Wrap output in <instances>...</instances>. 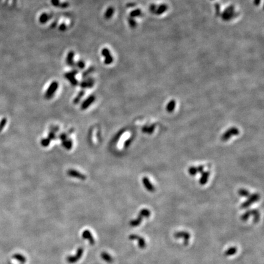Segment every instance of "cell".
Listing matches in <instances>:
<instances>
[{
	"mask_svg": "<svg viewBox=\"0 0 264 264\" xmlns=\"http://www.w3.org/2000/svg\"><path fill=\"white\" fill-rule=\"evenodd\" d=\"M260 196L258 193H254L252 194H250L248 199L241 205V209H246L248 207H249L251 206L252 204L257 202Z\"/></svg>",
	"mask_w": 264,
	"mask_h": 264,
	"instance_id": "cell-3",
	"label": "cell"
},
{
	"mask_svg": "<svg viewBox=\"0 0 264 264\" xmlns=\"http://www.w3.org/2000/svg\"><path fill=\"white\" fill-rule=\"evenodd\" d=\"M52 18V15L47 13H42L40 15L39 20L41 24H45L48 22L49 20Z\"/></svg>",
	"mask_w": 264,
	"mask_h": 264,
	"instance_id": "cell-17",
	"label": "cell"
},
{
	"mask_svg": "<svg viewBox=\"0 0 264 264\" xmlns=\"http://www.w3.org/2000/svg\"><path fill=\"white\" fill-rule=\"evenodd\" d=\"M175 104H176V103L174 100H171V101H169V102L168 103V105L166 106L167 111L169 113L173 112L175 109Z\"/></svg>",
	"mask_w": 264,
	"mask_h": 264,
	"instance_id": "cell-24",
	"label": "cell"
},
{
	"mask_svg": "<svg viewBox=\"0 0 264 264\" xmlns=\"http://www.w3.org/2000/svg\"><path fill=\"white\" fill-rule=\"evenodd\" d=\"M128 22H129V24H130V27H134V26H135V22L134 21L133 19L129 18L128 19Z\"/></svg>",
	"mask_w": 264,
	"mask_h": 264,
	"instance_id": "cell-40",
	"label": "cell"
},
{
	"mask_svg": "<svg viewBox=\"0 0 264 264\" xmlns=\"http://www.w3.org/2000/svg\"><path fill=\"white\" fill-rule=\"evenodd\" d=\"M95 100H96L95 96H94V95L90 96L86 100H85L82 103V104L81 105V109L82 110H86L87 108L95 101Z\"/></svg>",
	"mask_w": 264,
	"mask_h": 264,
	"instance_id": "cell-13",
	"label": "cell"
},
{
	"mask_svg": "<svg viewBox=\"0 0 264 264\" xmlns=\"http://www.w3.org/2000/svg\"><path fill=\"white\" fill-rule=\"evenodd\" d=\"M51 4L56 8H60L65 9L69 6V3L64 2V3H61L60 2V0H51Z\"/></svg>",
	"mask_w": 264,
	"mask_h": 264,
	"instance_id": "cell-16",
	"label": "cell"
},
{
	"mask_svg": "<svg viewBox=\"0 0 264 264\" xmlns=\"http://www.w3.org/2000/svg\"><path fill=\"white\" fill-rule=\"evenodd\" d=\"M59 139H61L62 141H64V140H65V139H67V134L66 133H61L60 135L59 136Z\"/></svg>",
	"mask_w": 264,
	"mask_h": 264,
	"instance_id": "cell-37",
	"label": "cell"
},
{
	"mask_svg": "<svg viewBox=\"0 0 264 264\" xmlns=\"http://www.w3.org/2000/svg\"><path fill=\"white\" fill-rule=\"evenodd\" d=\"M82 237L89 242L90 245H93L95 243L94 238L89 230H85L82 233Z\"/></svg>",
	"mask_w": 264,
	"mask_h": 264,
	"instance_id": "cell-12",
	"label": "cell"
},
{
	"mask_svg": "<svg viewBox=\"0 0 264 264\" xmlns=\"http://www.w3.org/2000/svg\"><path fill=\"white\" fill-rule=\"evenodd\" d=\"M128 239L130 240H136L138 241V246L139 248H141V249H143L146 246V241H145L144 238L142 237L139 236L136 234H131L129 235Z\"/></svg>",
	"mask_w": 264,
	"mask_h": 264,
	"instance_id": "cell-8",
	"label": "cell"
},
{
	"mask_svg": "<svg viewBox=\"0 0 264 264\" xmlns=\"http://www.w3.org/2000/svg\"><path fill=\"white\" fill-rule=\"evenodd\" d=\"M57 25V22H53L52 24H51V28H55L56 27V26Z\"/></svg>",
	"mask_w": 264,
	"mask_h": 264,
	"instance_id": "cell-42",
	"label": "cell"
},
{
	"mask_svg": "<svg viewBox=\"0 0 264 264\" xmlns=\"http://www.w3.org/2000/svg\"><path fill=\"white\" fill-rule=\"evenodd\" d=\"M238 194H239L241 197H249L250 195V193L249 191H248L246 189L241 188L238 191Z\"/></svg>",
	"mask_w": 264,
	"mask_h": 264,
	"instance_id": "cell-28",
	"label": "cell"
},
{
	"mask_svg": "<svg viewBox=\"0 0 264 264\" xmlns=\"http://www.w3.org/2000/svg\"><path fill=\"white\" fill-rule=\"evenodd\" d=\"M48 138L49 139H50L51 140H54V139H56V136L55 133L52 132H50L48 133Z\"/></svg>",
	"mask_w": 264,
	"mask_h": 264,
	"instance_id": "cell-35",
	"label": "cell"
},
{
	"mask_svg": "<svg viewBox=\"0 0 264 264\" xmlns=\"http://www.w3.org/2000/svg\"><path fill=\"white\" fill-rule=\"evenodd\" d=\"M67 175L71 177H74L76 179H78L82 180H84L86 179V176L85 174H83L82 173L77 171L75 169H69L67 171Z\"/></svg>",
	"mask_w": 264,
	"mask_h": 264,
	"instance_id": "cell-10",
	"label": "cell"
},
{
	"mask_svg": "<svg viewBox=\"0 0 264 264\" xmlns=\"http://www.w3.org/2000/svg\"><path fill=\"white\" fill-rule=\"evenodd\" d=\"M12 258L18 261L21 263H25L26 262H27V258H26L25 256L21 254H15L13 255Z\"/></svg>",
	"mask_w": 264,
	"mask_h": 264,
	"instance_id": "cell-22",
	"label": "cell"
},
{
	"mask_svg": "<svg viewBox=\"0 0 264 264\" xmlns=\"http://www.w3.org/2000/svg\"><path fill=\"white\" fill-rule=\"evenodd\" d=\"M74 56H75V53L73 51H70L69 52L67 53V57H66V63L70 67H75V63L74 62Z\"/></svg>",
	"mask_w": 264,
	"mask_h": 264,
	"instance_id": "cell-15",
	"label": "cell"
},
{
	"mask_svg": "<svg viewBox=\"0 0 264 264\" xmlns=\"http://www.w3.org/2000/svg\"><path fill=\"white\" fill-rule=\"evenodd\" d=\"M62 144L67 150H70L72 148V146H73V143H72L71 139H65V140L63 141Z\"/></svg>",
	"mask_w": 264,
	"mask_h": 264,
	"instance_id": "cell-25",
	"label": "cell"
},
{
	"mask_svg": "<svg viewBox=\"0 0 264 264\" xmlns=\"http://www.w3.org/2000/svg\"><path fill=\"white\" fill-rule=\"evenodd\" d=\"M94 70H95V69L94 67H91L89 69H88L87 70H86L85 72H83V75H82L83 77L85 78H86L90 74L92 73V72L94 71Z\"/></svg>",
	"mask_w": 264,
	"mask_h": 264,
	"instance_id": "cell-31",
	"label": "cell"
},
{
	"mask_svg": "<svg viewBox=\"0 0 264 264\" xmlns=\"http://www.w3.org/2000/svg\"><path fill=\"white\" fill-rule=\"evenodd\" d=\"M101 53H102V55L105 58L104 63L106 65H110L113 63V61H114L113 56L111 55V53L109 49L107 48H103L102 50Z\"/></svg>",
	"mask_w": 264,
	"mask_h": 264,
	"instance_id": "cell-7",
	"label": "cell"
},
{
	"mask_svg": "<svg viewBox=\"0 0 264 264\" xmlns=\"http://www.w3.org/2000/svg\"><path fill=\"white\" fill-rule=\"evenodd\" d=\"M100 256L103 261L108 263H112L113 262V258L112 257V256L109 253H108L106 252H102L101 253Z\"/></svg>",
	"mask_w": 264,
	"mask_h": 264,
	"instance_id": "cell-20",
	"label": "cell"
},
{
	"mask_svg": "<svg viewBox=\"0 0 264 264\" xmlns=\"http://www.w3.org/2000/svg\"><path fill=\"white\" fill-rule=\"evenodd\" d=\"M188 173L190 175H195L196 174L198 173V169H197V167H195V166H191L188 168Z\"/></svg>",
	"mask_w": 264,
	"mask_h": 264,
	"instance_id": "cell-30",
	"label": "cell"
},
{
	"mask_svg": "<svg viewBox=\"0 0 264 264\" xmlns=\"http://www.w3.org/2000/svg\"><path fill=\"white\" fill-rule=\"evenodd\" d=\"M139 14H140V11H139V9H138V10H134V11H132V12L130 13V15H131V17H132L138 16V15H139Z\"/></svg>",
	"mask_w": 264,
	"mask_h": 264,
	"instance_id": "cell-34",
	"label": "cell"
},
{
	"mask_svg": "<svg viewBox=\"0 0 264 264\" xmlns=\"http://www.w3.org/2000/svg\"><path fill=\"white\" fill-rule=\"evenodd\" d=\"M155 128V124H153L152 126H144L142 128V131L143 133H147V134H152Z\"/></svg>",
	"mask_w": 264,
	"mask_h": 264,
	"instance_id": "cell-23",
	"label": "cell"
},
{
	"mask_svg": "<svg viewBox=\"0 0 264 264\" xmlns=\"http://www.w3.org/2000/svg\"><path fill=\"white\" fill-rule=\"evenodd\" d=\"M95 81L91 77L85 78V80L81 81L80 83V86L81 87L86 89V88H91L94 85Z\"/></svg>",
	"mask_w": 264,
	"mask_h": 264,
	"instance_id": "cell-11",
	"label": "cell"
},
{
	"mask_svg": "<svg viewBox=\"0 0 264 264\" xmlns=\"http://www.w3.org/2000/svg\"><path fill=\"white\" fill-rule=\"evenodd\" d=\"M139 214H141L144 218H149L151 215V211L149 209H143L141 210V211H139Z\"/></svg>",
	"mask_w": 264,
	"mask_h": 264,
	"instance_id": "cell-29",
	"label": "cell"
},
{
	"mask_svg": "<svg viewBox=\"0 0 264 264\" xmlns=\"http://www.w3.org/2000/svg\"><path fill=\"white\" fill-rule=\"evenodd\" d=\"M51 141V139H49L48 138H44V139H42V141H41V145H42L43 147H47L50 145Z\"/></svg>",
	"mask_w": 264,
	"mask_h": 264,
	"instance_id": "cell-32",
	"label": "cell"
},
{
	"mask_svg": "<svg viewBox=\"0 0 264 264\" xmlns=\"http://www.w3.org/2000/svg\"><path fill=\"white\" fill-rule=\"evenodd\" d=\"M143 218H144V217L141 214H139L138 218H136V219H134V220H132L130 222V225L131 226H132V227H137V226H139V225H140V224L141 223Z\"/></svg>",
	"mask_w": 264,
	"mask_h": 264,
	"instance_id": "cell-19",
	"label": "cell"
},
{
	"mask_svg": "<svg viewBox=\"0 0 264 264\" xmlns=\"http://www.w3.org/2000/svg\"><path fill=\"white\" fill-rule=\"evenodd\" d=\"M132 143V139H128V140H127L125 143V144H124V147H125V148H128V146H130V144Z\"/></svg>",
	"mask_w": 264,
	"mask_h": 264,
	"instance_id": "cell-38",
	"label": "cell"
},
{
	"mask_svg": "<svg viewBox=\"0 0 264 264\" xmlns=\"http://www.w3.org/2000/svg\"><path fill=\"white\" fill-rule=\"evenodd\" d=\"M115 8H114L113 7L110 6L109 8H108L105 12V15H104L105 18L107 20L110 19L113 16V14H114V13H115Z\"/></svg>",
	"mask_w": 264,
	"mask_h": 264,
	"instance_id": "cell-21",
	"label": "cell"
},
{
	"mask_svg": "<svg viewBox=\"0 0 264 264\" xmlns=\"http://www.w3.org/2000/svg\"><path fill=\"white\" fill-rule=\"evenodd\" d=\"M59 29L61 31H65L67 29V26L65 23H62L59 26Z\"/></svg>",
	"mask_w": 264,
	"mask_h": 264,
	"instance_id": "cell-36",
	"label": "cell"
},
{
	"mask_svg": "<svg viewBox=\"0 0 264 264\" xmlns=\"http://www.w3.org/2000/svg\"><path fill=\"white\" fill-rule=\"evenodd\" d=\"M253 216V221L254 223H257L260 219V214L257 209H251L246 211L245 213L243 214L241 216V219L243 221H246L250 218V216Z\"/></svg>",
	"mask_w": 264,
	"mask_h": 264,
	"instance_id": "cell-1",
	"label": "cell"
},
{
	"mask_svg": "<svg viewBox=\"0 0 264 264\" xmlns=\"http://www.w3.org/2000/svg\"><path fill=\"white\" fill-rule=\"evenodd\" d=\"M50 129L51 132H54V133H56L59 130V128L58 127H51L50 128Z\"/></svg>",
	"mask_w": 264,
	"mask_h": 264,
	"instance_id": "cell-39",
	"label": "cell"
},
{
	"mask_svg": "<svg viewBox=\"0 0 264 264\" xmlns=\"http://www.w3.org/2000/svg\"><path fill=\"white\" fill-rule=\"evenodd\" d=\"M143 184L145 188H146L147 190H148L149 192H154L155 191V187L153 185V184L151 182V181L149 180V179L146 177H144L143 178L142 180Z\"/></svg>",
	"mask_w": 264,
	"mask_h": 264,
	"instance_id": "cell-14",
	"label": "cell"
},
{
	"mask_svg": "<svg viewBox=\"0 0 264 264\" xmlns=\"http://www.w3.org/2000/svg\"><path fill=\"white\" fill-rule=\"evenodd\" d=\"M174 237L175 239H180V238H183L184 240V245H187L188 244L189 239L190 238V234L188 232L185 231H180L175 233Z\"/></svg>",
	"mask_w": 264,
	"mask_h": 264,
	"instance_id": "cell-9",
	"label": "cell"
},
{
	"mask_svg": "<svg viewBox=\"0 0 264 264\" xmlns=\"http://www.w3.org/2000/svg\"><path fill=\"white\" fill-rule=\"evenodd\" d=\"M209 175L210 173L209 171H205L202 173V175L199 179V182L201 185H204L207 183V181L209 177Z\"/></svg>",
	"mask_w": 264,
	"mask_h": 264,
	"instance_id": "cell-18",
	"label": "cell"
},
{
	"mask_svg": "<svg viewBox=\"0 0 264 264\" xmlns=\"http://www.w3.org/2000/svg\"><path fill=\"white\" fill-rule=\"evenodd\" d=\"M84 252L83 248L80 247L77 249L75 255L67 256L66 258V261L69 263H75L78 261L81 258Z\"/></svg>",
	"mask_w": 264,
	"mask_h": 264,
	"instance_id": "cell-2",
	"label": "cell"
},
{
	"mask_svg": "<svg viewBox=\"0 0 264 264\" xmlns=\"http://www.w3.org/2000/svg\"><path fill=\"white\" fill-rule=\"evenodd\" d=\"M239 129L236 127H232L228 129L222 135L221 139L223 141H227L232 136H237L239 134Z\"/></svg>",
	"mask_w": 264,
	"mask_h": 264,
	"instance_id": "cell-6",
	"label": "cell"
},
{
	"mask_svg": "<svg viewBox=\"0 0 264 264\" xmlns=\"http://www.w3.org/2000/svg\"><path fill=\"white\" fill-rule=\"evenodd\" d=\"M237 252V248L236 247L233 246V247L229 248V249L224 252V254L226 256H231L234 255Z\"/></svg>",
	"mask_w": 264,
	"mask_h": 264,
	"instance_id": "cell-26",
	"label": "cell"
},
{
	"mask_svg": "<svg viewBox=\"0 0 264 264\" xmlns=\"http://www.w3.org/2000/svg\"><path fill=\"white\" fill-rule=\"evenodd\" d=\"M198 169V173H203L204 171V166H199L198 167H197Z\"/></svg>",
	"mask_w": 264,
	"mask_h": 264,
	"instance_id": "cell-41",
	"label": "cell"
},
{
	"mask_svg": "<svg viewBox=\"0 0 264 264\" xmlns=\"http://www.w3.org/2000/svg\"><path fill=\"white\" fill-rule=\"evenodd\" d=\"M85 61L80 60L77 62V63L75 64V66H76L78 68H79L80 69H83L85 67Z\"/></svg>",
	"mask_w": 264,
	"mask_h": 264,
	"instance_id": "cell-33",
	"label": "cell"
},
{
	"mask_svg": "<svg viewBox=\"0 0 264 264\" xmlns=\"http://www.w3.org/2000/svg\"><path fill=\"white\" fill-rule=\"evenodd\" d=\"M58 83L57 81H53L50 84V86L48 87L47 91H46L45 98L46 99H51L54 96L55 93L58 89Z\"/></svg>",
	"mask_w": 264,
	"mask_h": 264,
	"instance_id": "cell-5",
	"label": "cell"
},
{
	"mask_svg": "<svg viewBox=\"0 0 264 264\" xmlns=\"http://www.w3.org/2000/svg\"><path fill=\"white\" fill-rule=\"evenodd\" d=\"M85 91H81L78 93V95L76 96V97L75 98V99L73 101L74 103V104H78V103L80 102V101L81 100V98L85 96Z\"/></svg>",
	"mask_w": 264,
	"mask_h": 264,
	"instance_id": "cell-27",
	"label": "cell"
},
{
	"mask_svg": "<svg viewBox=\"0 0 264 264\" xmlns=\"http://www.w3.org/2000/svg\"><path fill=\"white\" fill-rule=\"evenodd\" d=\"M78 73V71L76 69H74L72 70L70 72H67L64 74V76L65 78L69 81V82L71 83L72 86H76L78 85V81H77V80L75 78V76Z\"/></svg>",
	"mask_w": 264,
	"mask_h": 264,
	"instance_id": "cell-4",
	"label": "cell"
}]
</instances>
